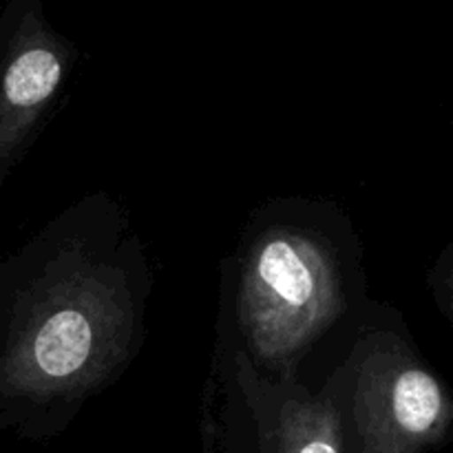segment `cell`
Masks as SVG:
<instances>
[{"mask_svg": "<svg viewBox=\"0 0 453 453\" xmlns=\"http://www.w3.org/2000/svg\"><path fill=\"white\" fill-rule=\"evenodd\" d=\"M80 51L40 0H18L0 27V177L34 144L60 102Z\"/></svg>", "mask_w": 453, "mask_h": 453, "instance_id": "5", "label": "cell"}, {"mask_svg": "<svg viewBox=\"0 0 453 453\" xmlns=\"http://www.w3.org/2000/svg\"><path fill=\"white\" fill-rule=\"evenodd\" d=\"M436 290L438 301H441L442 310L451 317L453 321V265L451 268H441L436 279Z\"/></svg>", "mask_w": 453, "mask_h": 453, "instance_id": "6", "label": "cell"}, {"mask_svg": "<svg viewBox=\"0 0 453 453\" xmlns=\"http://www.w3.org/2000/svg\"><path fill=\"white\" fill-rule=\"evenodd\" d=\"M155 270L122 199L62 208L0 268V427L53 441L140 357Z\"/></svg>", "mask_w": 453, "mask_h": 453, "instance_id": "1", "label": "cell"}, {"mask_svg": "<svg viewBox=\"0 0 453 453\" xmlns=\"http://www.w3.org/2000/svg\"><path fill=\"white\" fill-rule=\"evenodd\" d=\"M396 314L370 303L327 372L348 453H429L453 425V398L425 365Z\"/></svg>", "mask_w": 453, "mask_h": 453, "instance_id": "3", "label": "cell"}, {"mask_svg": "<svg viewBox=\"0 0 453 453\" xmlns=\"http://www.w3.org/2000/svg\"><path fill=\"white\" fill-rule=\"evenodd\" d=\"M215 334L270 380L301 379L370 308L363 243L332 199L273 197L248 215L221 264Z\"/></svg>", "mask_w": 453, "mask_h": 453, "instance_id": "2", "label": "cell"}, {"mask_svg": "<svg viewBox=\"0 0 453 453\" xmlns=\"http://www.w3.org/2000/svg\"><path fill=\"white\" fill-rule=\"evenodd\" d=\"M203 453H348L330 376L270 380L217 336L199 403Z\"/></svg>", "mask_w": 453, "mask_h": 453, "instance_id": "4", "label": "cell"}]
</instances>
